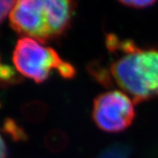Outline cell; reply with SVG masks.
<instances>
[{
    "mask_svg": "<svg viewBox=\"0 0 158 158\" xmlns=\"http://www.w3.org/2000/svg\"><path fill=\"white\" fill-rule=\"evenodd\" d=\"M12 61L19 73L37 84L46 82L53 72L65 79L73 78L77 74L73 65L63 60L54 48L28 37L18 40Z\"/></svg>",
    "mask_w": 158,
    "mask_h": 158,
    "instance_id": "3957f363",
    "label": "cell"
},
{
    "mask_svg": "<svg viewBox=\"0 0 158 158\" xmlns=\"http://www.w3.org/2000/svg\"><path fill=\"white\" fill-rule=\"evenodd\" d=\"M106 62L90 63L89 71L98 84L117 86L135 101L141 103L158 97V49L141 48L131 40L109 34Z\"/></svg>",
    "mask_w": 158,
    "mask_h": 158,
    "instance_id": "6da1fadb",
    "label": "cell"
},
{
    "mask_svg": "<svg viewBox=\"0 0 158 158\" xmlns=\"http://www.w3.org/2000/svg\"><path fill=\"white\" fill-rule=\"evenodd\" d=\"M74 10L73 0H16L9 21L17 34L46 43L65 34Z\"/></svg>",
    "mask_w": 158,
    "mask_h": 158,
    "instance_id": "7a4b0ae2",
    "label": "cell"
},
{
    "mask_svg": "<svg viewBox=\"0 0 158 158\" xmlns=\"http://www.w3.org/2000/svg\"><path fill=\"white\" fill-rule=\"evenodd\" d=\"M7 157V148L3 138L0 135V158Z\"/></svg>",
    "mask_w": 158,
    "mask_h": 158,
    "instance_id": "ba28073f",
    "label": "cell"
},
{
    "mask_svg": "<svg viewBox=\"0 0 158 158\" xmlns=\"http://www.w3.org/2000/svg\"><path fill=\"white\" fill-rule=\"evenodd\" d=\"M2 66H3V64L1 63V61H0V69H1V67H2Z\"/></svg>",
    "mask_w": 158,
    "mask_h": 158,
    "instance_id": "9c48e42d",
    "label": "cell"
},
{
    "mask_svg": "<svg viewBox=\"0 0 158 158\" xmlns=\"http://www.w3.org/2000/svg\"><path fill=\"white\" fill-rule=\"evenodd\" d=\"M16 0H0V25L10 14Z\"/></svg>",
    "mask_w": 158,
    "mask_h": 158,
    "instance_id": "5b68a950",
    "label": "cell"
},
{
    "mask_svg": "<svg viewBox=\"0 0 158 158\" xmlns=\"http://www.w3.org/2000/svg\"><path fill=\"white\" fill-rule=\"evenodd\" d=\"M135 101L119 90L100 93L92 104L91 118L102 131L120 133L128 128L135 118Z\"/></svg>",
    "mask_w": 158,
    "mask_h": 158,
    "instance_id": "277c9868",
    "label": "cell"
},
{
    "mask_svg": "<svg viewBox=\"0 0 158 158\" xmlns=\"http://www.w3.org/2000/svg\"><path fill=\"white\" fill-rule=\"evenodd\" d=\"M6 128L7 132H9L12 135V137L15 138V140H21L26 137L24 132L13 121L8 120L6 123Z\"/></svg>",
    "mask_w": 158,
    "mask_h": 158,
    "instance_id": "8992f818",
    "label": "cell"
},
{
    "mask_svg": "<svg viewBox=\"0 0 158 158\" xmlns=\"http://www.w3.org/2000/svg\"><path fill=\"white\" fill-rule=\"evenodd\" d=\"M125 6L135 7V8H144L152 6L156 0H118Z\"/></svg>",
    "mask_w": 158,
    "mask_h": 158,
    "instance_id": "52a82bcc",
    "label": "cell"
}]
</instances>
